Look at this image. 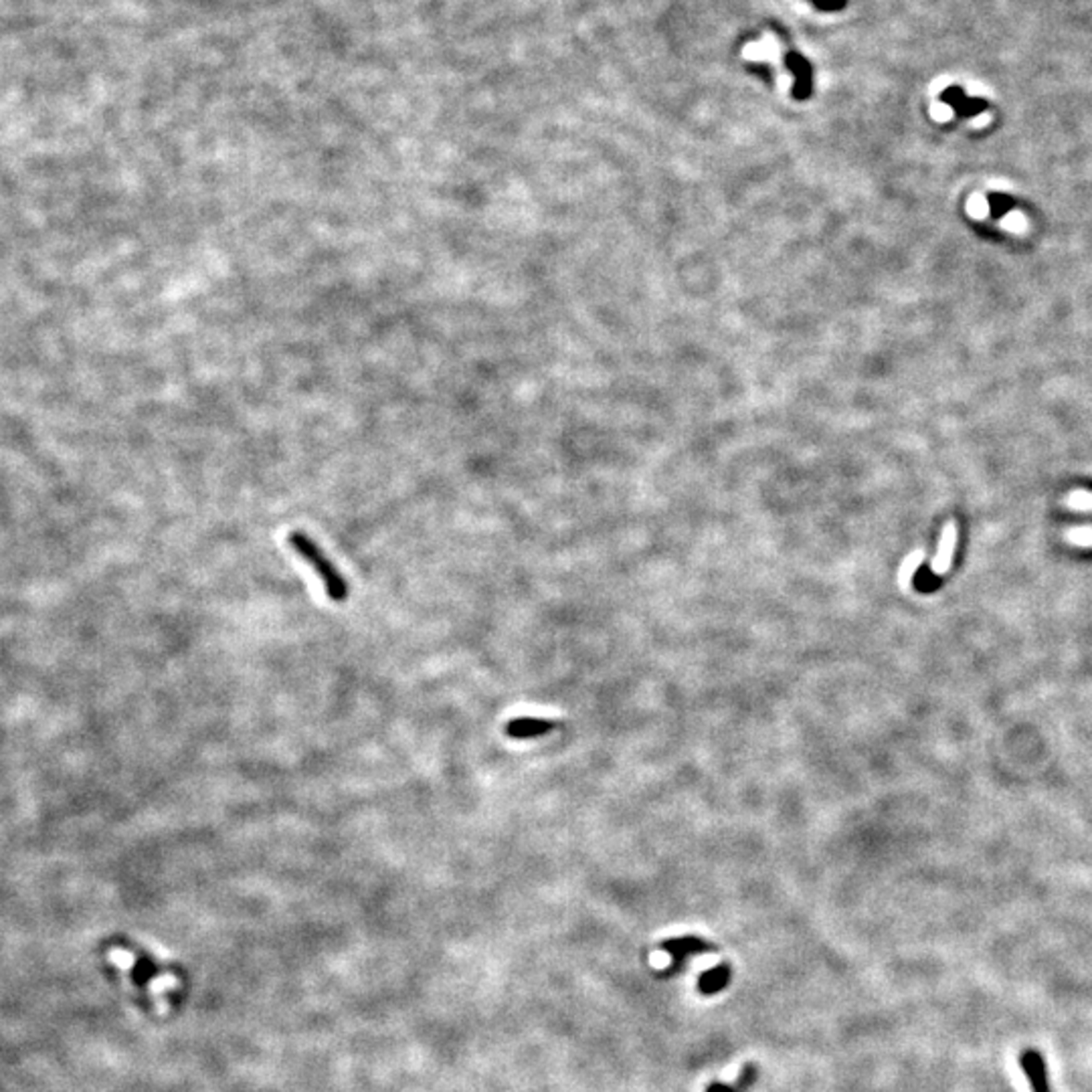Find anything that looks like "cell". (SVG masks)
Masks as SVG:
<instances>
[{
	"label": "cell",
	"mask_w": 1092,
	"mask_h": 1092,
	"mask_svg": "<svg viewBox=\"0 0 1092 1092\" xmlns=\"http://www.w3.org/2000/svg\"><path fill=\"white\" fill-rule=\"evenodd\" d=\"M999 225L1011 233H1026L1030 229L1028 219H1026V215L1022 213V210H1011V213H1008L1004 219L999 221Z\"/></svg>",
	"instance_id": "30bf717a"
},
{
	"label": "cell",
	"mask_w": 1092,
	"mask_h": 1092,
	"mask_svg": "<svg viewBox=\"0 0 1092 1092\" xmlns=\"http://www.w3.org/2000/svg\"><path fill=\"white\" fill-rule=\"evenodd\" d=\"M287 544L292 546V551L299 556V559L306 561L311 568H314V573L320 577V581H322V585H324V590H326L330 601H334V603H344V601L349 599V595H350L349 581L342 577L338 566L328 559L326 552L320 549L314 539L308 537V534L302 530H292L287 534Z\"/></svg>",
	"instance_id": "6da1fadb"
},
{
	"label": "cell",
	"mask_w": 1092,
	"mask_h": 1092,
	"mask_svg": "<svg viewBox=\"0 0 1092 1092\" xmlns=\"http://www.w3.org/2000/svg\"><path fill=\"white\" fill-rule=\"evenodd\" d=\"M953 549H955V525H946L943 530V539H941V549L937 554V561H934L933 568L937 573H945L946 568L951 565V556H953Z\"/></svg>",
	"instance_id": "ba28073f"
},
{
	"label": "cell",
	"mask_w": 1092,
	"mask_h": 1092,
	"mask_svg": "<svg viewBox=\"0 0 1092 1092\" xmlns=\"http://www.w3.org/2000/svg\"><path fill=\"white\" fill-rule=\"evenodd\" d=\"M662 949L670 953L672 957V965L662 971L660 975H674L678 973L679 969L684 967V963L690 959L692 955H700V953H708V951H715V946L710 943H705L698 937H678V939H670L662 945Z\"/></svg>",
	"instance_id": "7a4b0ae2"
},
{
	"label": "cell",
	"mask_w": 1092,
	"mask_h": 1092,
	"mask_svg": "<svg viewBox=\"0 0 1092 1092\" xmlns=\"http://www.w3.org/2000/svg\"><path fill=\"white\" fill-rule=\"evenodd\" d=\"M941 99L946 104H951L955 111H963V114H977V111H984L985 109V102L984 99H967L963 89H959L957 85L945 89L941 94Z\"/></svg>",
	"instance_id": "52a82bcc"
},
{
	"label": "cell",
	"mask_w": 1092,
	"mask_h": 1092,
	"mask_svg": "<svg viewBox=\"0 0 1092 1092\" xmlns=\"http://www.w3.org/2000/svg\"><path fill=\"white\" fill-rule=\"evenodd\" d=\"M730 982V967L727 963L708 969V971L698 977V989L705 996H715L718 991L729 985Z\"/></svg>",
	"instance_id": "8992f818"
},
{
	"label": "cell",
	"mask_w": 1092,
	"mask_h": 1092,
	"mask_svg": "<svg viewBox=\"0 0 1092 1092\" xmlns=\"http://www.w3.org/2000/svg\"><path fill=\"white\" fill-rule=\"evenodd\" d=\"M783 61H785L787 70H791L795 75L794 97L799 99V102L809 99V95L813 92V67H811V63L804 57V55L795 53V51H789Z\"/></svg>",
	"instance_id": "3957f363"
},
{
	"label": "cell",
	"mask_w": 1092,
	"mask_h": 1092,
	"mask_svg": "<svg viewBox=\"0 0 1092 1092\" xmlns=\"http://www.w3.org/2000/svg\"><path fill=\"white\" fill-rule=\"evenodd\" d=\"M755 1074H756V1068L753 1064H746L743 1068L741 1076L734 1080L732 1085H722V1083H715L706 1088V1092H744L755 1083Z\"/></svg>",
	"instance_id": "9c48e42d"
},
{
	"label": "cell",
	"mask_w": 1092,
	"mask_h": 1092,
	"mask_svg": "<svg viewBox=\"0 0 1092 1092\" xmlns=\"http://www.w3.org/2000/svg\"><path fill=\"white\" fill-rule=\"evenodd\" d=\"M967 213L971 215L973 219H977V221L985 219V217L989 215V205H987L985 197H984V195H979V193H975L971 198H969V203H967Z\"/></svg>",
	"instance_id": "8fae6325"
},
{
	"label": "cell",
	"mask_w": 1092,
	"mask_h": 1092,
	"mask_svg": "<svg viewBox=\"0 0 1092 1092\" xmlns=\"http://www.w3.org/2000/svg\"><path fill=\"white\" fill-rule=\"evenodd\" d=\"M809 3L823 13H838L848 6V0H809Z\"/></svg>",
	"instance_id": "7c38bea8"
},
{
	"label": "cell",
	"mask_w": 1092,
	"mask_h": 1092,
	"mask_svg": "<svg viewBox=\"0 0 1092 1092\" xmlns=\"http://www.w3.org/2000/svg\"><path fill=\"white\" fill-rule=\"evenodd\" d=\"M746 70L756 73V75H761L767 83L773 82V70L768 65H765V63H749V65H746Z\"/></svg>",
	"instance_id": "4fadbf2b"
},
{
	"label": "cell",
	"mask_w": 1092,
	"mask_h": 1092,
	"mask_svg": "<svg viewBox=\"0 0 1092 1092\" xmlns=\"http://www.w3.org/2000/svg\"><path fill=\"white\" fill-rule=\"evenodd\" d=\"M554 729V722L549 718H539V717H518V718H512L506 724V734L510 739H516V741H525V739H537L540 734L549 732Z\"/></svg>",
	"instance_id": "5b68a950"
},
{
	"label": "cell",
	"mask_w": 1092,
	"mask_h": 1092,
	"mask_svg": "<svg viewBox=\"0 0 1092 1092\" xmlns=\"http://www.w3.org/2000/svg\"><path fill=\"white\" fill-rule=\"evenodd\" d=\"M1020 1068L1026 1074L1032 1092H1052L1048 1080V1066L1044 1056L1035 1050H1026L1020 1056Z\"/></svg>",
	"instance_id": "277c9868"
}]
</instances>
